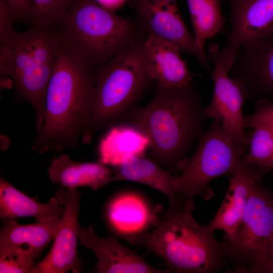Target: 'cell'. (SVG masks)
Masks as SVG:
<instances>
[{
	"label": "cell",
	"instance_id": "obj_11",
	"mask_svg": "<svg viewBox=\"0 0 273 273\" xmlns=\"http://www.w3.org/2000/svg\"><path fill=\"white\" fill-rule=\"evenodd\" d=\"M80 197V193L74 188H66L56 193V197L64 206L61 226L49 252L42 260L33 265L30 273L81 271L82 261L77 253Z\"/></svg>",
	"mask_w": 273,
	"mask_h": 273
},
{
	"label": "cell",
	"instance_id": "obj_14",
	"mask_svg": "<svg viewBox=\"0 0 273 273\" xmlns=\"http://www.w3.org/2000/svg\"><path fill=\"white\" fill-rule=\"evenodd\" d=\"M62 218L53 217L34 224H20L4 219L0 230V256H16L33 261L55 239Z\"/></svg>",
	"mask_w": 273,
	"mask_h": 273
},
{
	"label": "cell",
	"instance_id": "obj_3",
	"mask_svg": "<svg viewBox=\"0 0 273 273\" xmlns=\"http://www.w3.org/2000/svg\"><path fill=\"white\" fill-rule=\"evenodd\" d=\"M96 72L62 43L45 98L44 117L31 149L42 154L76 147L88 122Z\"/></svg>",
	"mask_w": 273,
	"mask_h": 273
},
{
	"label": "cell",
	"instance_id": "obj_12",
	"mask_svg": "<svg viewBox=\"0 0 273 273\" xmlns=\"http://www.w3.org/2000/svg\"><path fill=\"white\" fill-rule=\"evenodd\" d=\"M230 72L246 99L273 96V33L242 48Z\"/></svg>",
	"mask_w": 273,
	"mask_h": 273
},
{
	"label": "cell",
	"instance_id": "obj_29",
	"mask_svg": "<svg viewBox=\"0 0 273 273\" xmlns=\"http://www.w3.org/2000/svg\"><path fill=\"white\" fill-rule=\"evenodd\" d=\"M12 11L16 21L31 22L33 4L32 0H4Z\"/></svg>",
	"mask_w": 273,
	"mask_h": 273
},
{
	"label": "cell",
	"instance_id": "obj_9",
	"mask_svg": "<svg viewBox=\"0 0 273 273\" xmlns=\"http://www.w3.org/2000/svg\"><path fill=\"white\" fill-rule=\"evenodd\" d=\"M209 56L214 63L211 78L214 84L211 101L205 107L208 118L218 123L230 136L242 155L248 148L244 126L242 107L246 99L239 84L229 76L225 53L214 43L208 48Z\"/></svg>",
	"mask_w": 273,
	"mask_h": 273
},
{
	"label": "cell",
	"instance_id": "obj_13",
	"mask_svg": "<svg viewBox=\"0 0 273 273\" xmlns=\"http://www.w3.org/2000/svg\"><path fill=\"white\" fill-rule=\"evenodd\" d=\"M231 26L223 48L230 73L239 51L247 44L273 33V0H228Z\"/></svg>",
	"mask_w": 273,
	"mask_h": 273
},
{
	"label": "cell",
	"instance_id": "obj_19",
	"mask_svg": "<svg viewBox=\"0 0 273 273\" xmlns=\"http://www.w3.org/2000/svg\"><path fill=\"white\" fill-rule=\"evenodd\" d=\"M48 171L51 181L63 188L87 186L95 191L110 183L115 170L100 161L75 162L67 154H61L53 158Z\"/></svg>",
	"mask_w": 273,
	"mask_h": 273
},
{
	"label": "cell",
	"instance_id": "obj_21",
	"mask_svg": "<svg viewBox=\"0 0 273 273\" xmlns=\"http://www.w3.org/2000/svg\"><path fill=\"white\" fill-rule=\"evenodd\" d=\"M149 147L148 138L139 129L121 123L108 129L100 141V161L116 167L126 156L146 153Z\"/></svg>",
	"mask_w": 273,
	"mask_h": 273
},
{
	"label": "cell",
	"instance_id": "obj_20",
	"mask_svg": "<svg viewBox=\"0 0 273 273\" xmlns=\"http://www.w3.org/2000/svg\"><path fill=\"white\" fill-rule=\"evenodd\" d=\"M64 210V206L57 197L51 198L46 203L36 202L1 178V219L31 216L36 222L42 221L53 217L62 218Z\"/></svg>",
	"mask_w": 273,
	"mask_h": 273
},
{
	"label": "cell",
	"instance_id": "obj_5",
	"mask_svg": "<svg viewBox=\"0 0 273 273\" xmlns=\"http://www.w3.org/2000/svg\"><path fill=\"white\" fill-rule=\"evenodd\" d=\"M138 40L96 71L89 117L82 142L89 144L95 132L121 123L136 105L151 78L144 50Z\"/></svg>",
	"mask_w": 273,
	"mask_h": 273
},
{
	"label": "cell",
	"instance_id": "obj_10",
	"mask_svg": "<svg viewBox=\"0 0 273 273\" xmlns=\"http://www.w3.org/2000/svg\"><path fill=\"white\" fill-rule=\"evenodd\" d=\"M128 4L148 35L172 44L181 53L192 55L203 67L210 71V58L197 46L183 20L176 0H130Z\"/></svg>",
	"mask_w": 273,
	"mask_h": 273
},
{
	"label": "cell",
	"instance_id": "obj_32",
	"mask_svg": "<svg viewBox=\"0 0 273 273\" xmlns=\"http://www.w3.org/2000/svg\"><path fill=\"white\" fill-rule=\"evenodd\" d=\"M221 1H222H222H228V0H221Z\"/></svg>",
	"mask_w": 273,
	"mask_h": 273
},
{
	"label": "cell",
	"instance_id": "obj_24",
	"mask_svg": "<svg viewBox=\"0 0 273 273\" xmlns=\"http://www.w3.org/2000/svg\"><path fill=\"white\" fill-rule=\"evenodd\" d=\"M247 134L249 150L243 160L249 165L267 172L273 169V133L262 126Z\"/></svg>",
	"mask_w": 273,
	"mask_h": 273
},
{
	"label": "cell",
	"instance_id": "obj_4",
	"mask_svg": "<svg viewBox=\"0 0 273 273\" xmlns=\"http://www.w3.org/2000/svg\"><path fill=\"white\" fill-rule=\"evenodd\" d=\"M61 46L57 26H31L1 47V76L11 79L16 96L31 105L37 133L43 124L46 94Z\"/></svg>",
	"mask_w": 273,
	"mask_h": 273
},
{
	"label": "cell",
	"instance_id": "obj_28",
	"mask_svg": "<svg viewBox=\"0 0 273 273\" xmlns=\"http://www.w3.org/2000/svg\"><path fill=\"white\" fill-rule=\"evenodd\" d=\"M34 261L16 256H0L1 273H28Z\"/></svg>",
	"mask_w": 273,
	"mask_h": 273
},
{
	"label": "cell",
	"instance_id": "obj_6",
	"mask_svg": "<svg viewBox=\"0 0 273 273\" xmlns=\"http://www.w3.org/2000/svg\"><path fill=\"white\" fill-rule=\"evenodd\" d=\"M57 27L62 44L94 71L141 39L131 19L96 0H75Z\"/></svg>",
	"mask_w": 273,
	"mask_h": 273
},
{
	"label": "cell",
	"instance_id": "obj_16",
	"mask_svg": "<svg viewBox=\"0 0 273 273\" xmlns=\"http://www.w3.org/2000/svg\"><path fill=\"white\" fill-rule=\"evenodd\" d=\"M267 172L247 164L232 174L226 195L213 219L208 225L213 232L225 233L223 240L231 242L244 216L256 178Z\"/></svg>",
	"mask_w": 273,
	"mask_h": 273
},
{
	"label": "cell",
	"instance_id": "obj_23",
	"mask_svg": "<svg viewBox=\"0 0 273 273\" xmlns=\"http://www.w3.org/2000/svg\"><path fill=\"white\" fill-rule=\"evenodd\" d=\"M131 195L119 196L109 205L108 213H124L108 216L111 224L119 231L134 230L144 224L147 217V211L143 203Z\"/></svg>",
	"mask_w": 273,
	"mask_h": 273
},
{
	"label": "cell",
	"instance_id": "obj_22",
	"mask_svg": "<svg viewBox=\"0 0 273 273\" xmlns=\"http://www.w3.org/2000/svg\"><path fill=\"white\" fill-rule=\"evenodd\" d=\"M198 48L204 51L206 41L223 30L225 20L221 0H187Z\"/></svg>",
	"mask_w": 273,
	"mask_h": 273
},
{
	"label": "cell",
	"instance_id": "obj_2",
	"mask_svg": "<svg viewBox=\"0 0 273 273\" xmlns=\"http://www.w3.org/2000/svg\"><path fill=\"white\" fill-rule=\"evenodd\" d=\"M169 204L152 231L126 241L161 257L174 272L217 273L228 267L224 241L217 240L208 225L196 221L193 199L177 195Z\"/></svg>",
	"mask_w": 273,
	"mask_h": 273
},
{
	"label": "cell",
	"instance_id": "obj_8",
	"mask_svg": "<svg viewBox=\"0 0 273 273\" xmlns=\"http://www.w3.org/2000/svg\"><path fill=\"white\" fill-rule=\"evenodd\" d=\"M230 136L219 123L213 121L203 133L194 154L177 165L176 194L193 199L209 200L213 192L208 184L215 178L232 174L246 164Z\"/></svg>",
	"mask_w": 273,
	"mask_h": 273
},
{
	"label": "cell",
	"instance_id": "obj_7",
	"mask_svg": "<svg viewBox=\"0 0 273 273\" xmlns=\"http://www.w3.org/2000/svg\"><path fill=\"white\" fill-rule=\"evenodd\" d=\"M253 184L243 219L233 240H223L231 272L273 273L270 242L273 236V193L261 182Z\"/></svg>",
	"mask_w": 273,
	"mask_h": 273
},
{
	"label": "cell",
	"instance_id": "obj_31",
	"mask_svg": "<svg viewBox=\"0 0 273 273\" xmlns=\"http://www.w3.org/2000/svg\"><path fill=\"white\" fill-rule=\"evenodd\" d=\"M270 252L273 257V236L271 238L270 242Z\"/></svg>",
	"mask_w": 273,
	"mask_h": 273
},
{
	"label": "cell",
	"instance_id": "obj_27",
	"mask_svg": "<svg viewBox=\"0 0 273 273\" xmlns=\"http://www.w3.org/2000/svg\"><path fill=\"white\" fill-rule=\"evenodd\" d=\"M15 17L4 0H0V46L5 44L17 32L13 27Z\"/></svg>",
	"mask_w": 273,
	"mask_h": 273
},
{
	"label": "cell",
	"instance_id": "obj_26",
	"mask_svg": "<svg viewBox=\"0 0 273 273\" xmlns=\"http://www.w3.org/2000/svg\"><path fill=\"white\" fill-rule=\"evenodd\" d=\"M245 129L262 126L273 133V99L266 97L255 101L254 111L244 117Z\"/></svg>",
	"mask_w": 273,
	"mask_h": 273
},
{
	"label": "cell",
	"instance_id": "obj_25",
	"mask_svg": "<svg viewBox=\"0 0 273 273\" xmlns=\"http://www.w3.org/2000/svg\"><path fill=\"white\" fill-rule=\"evenodd\" d=\"M31 26H58L75 0H32Z\"/></svg>",
	"mask_w": 273,
	"mask_h": 273
},
{
	"label": "cell",
	"instance_id": "obj_18",
	"mask_svg": "<svg viewBox=\"0 0 273 273\" xmlns=\"http://www.w3.org/2000/svg\"><path fill=\"white\" fill-rule=\"evenodd\" d=\"M145 153L125 156L116 167L110 183L128 180L146 185L161 192L173 201L176 196L177 176L172 174Z\"/></svg>",
	"mask_w": 273,
	"mask_h": 273
},
{
	"label": "cell",
	"instance_id": "obj_17",
	"mask_svg": "<svg viewBox=\"0 0 273 273\" xmlns=\"http://www.w3.org/2000/svg\"><path fill=\"white\" fill-rule=\"evenodd\" d=\"M147 66L156 86L166 88H180L193 82L179 50L172 44L153 35L144 41Z\"/></svg>",
	"mask_w": 273,
	"mask_h": 273
},
{
	"label": "cell",
	"instance_id": "obj_30",
	"mask_svg": "<svg viewBox=\"0 0 273 273\" xmlns=\"http://www.w3.org/2000/svg\"><path fill=\"white\" fill-rule=\"evenodd\" d=\"M105 8L114 12L119 8L127 0H96Z\"/></svg>",
	"mask_w": 273,
	"mask_h": 273
},
{
	"label": "cell",
	"instance_id": "obj_15",
	"mask_svg": "<svg viewBox=\"0 0 273 273\" xmlns=\"http://www.w3.org/2000/svg\"><path fill=\"white\" fill-rule=\"evenodd\" d=\"M78 240L81 245L95 252L98 259V273H166L149 265L133 251L123 245L114 236L101 237L93 225H80Z\"/></svg>",
	"mask_w": 273,
	"mask_h": 273
},
{
	"label": "cell",
	"instance_id": "obj_1",
	"mask_svg": "<svg viewBox=\"0 0 273 273\" xmlns=\"http://www.w3.org/2000/svg\"><path fill=\"white\" fill-rule=\"evenodd\" d=\"M205 108L193 82L180 88L156 86L149 103L134 105L121 123L141 130L149 139L151 158L174 171L204 132Z\"/></svg>",
	"mask_w": 273,
	"mask_h": 273
}]
</instances>
